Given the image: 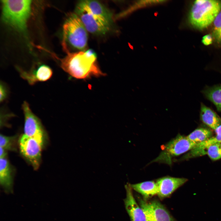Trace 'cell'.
<instances>
[{"label":"cell","mask_w":221,"mask_h":221,"mask_svg":"<svg viewBox=\"0 0 221 221\" xmlns=\"http://www.w3.org/2000/svg\"><path fill=\"white\" fill-rule=\"evenodd\" d=\"M22 109L25 118L24 134L29 137L44 135V130L40 120L33 113L26 102H23Z\"/></svg>","instance_id":"cell-9"},{"label":"cell","mask_w":221,"mask_h":221,"mask_svg":"<svg viewBox=\"0 0 221 221\" xmlns=\"http://www.w3.org/2000/svg\"><path fill=\"white\" fill-rule=\"evenodd\" d=\"M2 2L4 21L18 31H24L30 13L31 1L7 0Z\"/></svg>","instance_id":"cell-4"},{"label":"cell","mask_w":221,"mask_h":221,"mask_svg":"<svg viewBox=\"0 0 221 221\" xmlns=\"http://www.w3.org/2000/svg\"><path fill=\"white\" fill-rule=\"evenodd\" d=\"M213 24L214 37L217 41L221 42V10L215 19Z\"/></svg>","instance_id":"cell-22"},{"label":"cell","mask_w":221,"mask_h":221,"mask_svg":"<svg viewBox=\"0 0 221 221\" xmlns=\"http://www.w3.org/2000/svg\"><path fill=\"white\" fill-rule=\"evenodd\" d=\"M201 93L214 104L218 111L221 112V84L206 85L201 91Z\"/></svg>","instance_id":"cell-17"},{"label":"cell","mask_w":221,"mask_h":221,"mask_svg":"<svg viewBox=\"0 0 221 221\" xmlns=\"http://www.w3.org/2000/svg\"><path fill=\"white\" fill-rule=\"evenodd\" d=\"M87 31L76 14H71L63 26V46L66 53L69 49L84 51L87 45Z\"/></svg>","instance_id":"cell-2"},{"label":"cell","mask_w":221,"mask_h":221,"mask_svg":"<svg viewBox=\"0 0 221 221\" xmlns=\"http://www.w3.org/2000/svg\"><path fill=\"white\" fill-rule=\"evenodd\" d=\"M138 204L144 212L146 221H176L159 201L148 202L139 197Z\"/></svg>","instance_id":"cell-8"},{"label":"cell","mask_w":221,"mask_h":221,"mask_svg":"<svg viewBox=\"0 0 221 221\" xmlns=\"http://www.w3.org/2000/svg\"><path fill=\"white\" fill-rule=\"evenodd\" d=\"M188 180L184 178L170 176L160 178L156 181L158 188L157 195L161 199L167 197Z\"/></svg>","instance_id":"cell-10"},{"label":"cell","mask_w":221,"mask_h":221,"mask_svg":"<svg viewBox=\"0 0 221 221\" xmlns=\"http://www.w3.org/2000/svg\"><path fill=\"white\" fill-rule=\"evenodd\" d=\"M13 178L9 163L6 158H0V183L6 192H13Z\"/></svg>","instance_id":"cell-14"},{"label":"cell","mask_w":221,"mask_h":221,"mask_svg":"<svg viewBox=\"0 0 221 221\" xmlns=\"http://www.w3.org/2000/svg\"><path fill=\"white\" fill-rule=\"evenodd\" d=\"M21 76L32 85L38 82H44L49 80L52 76V71L45 65L40 66L35 71L26 72L19 68Z\"/></svg>","instance_id":"cell-13"},{"label":"cell","mask_w":221,"mask_h":221,"mask_svg":"<svg viewBox=\"0 0 221 221\" xmlns=\"http://www.w3.org/2000/svg\"><path fill=\"white\" fill-rule=\"evenodd\" d=\"M75 13L87 31L91 33L104 34L110 29L111 25L93 14L86 5L84 0L80 1L77 4Z\"/></svg>","instance_id":"cell-7"},{"label":"cell","mask_w":221,"mask_h":221,"mask_svg":"<svg viewBox=\"0 0 221 221\" xmlns=\"http://www.w3.org/2000/svg\"><path fill=\"white\" fill-rule=\"evenodd\" d=\"M84 1L93 14L111 24L113 22L112 14L103 4L97 1L84 0Z\"/></svg>","instance_id":"cell-16"},{"label":"cell","mask_w":221,"mask_h":221,"mask_svg":"<svg viewBox=\"0 0 221 221\" xmlns=\"http://www.w3.org/2000/svg\"><path fill=\"white\" fill-rule=\"evenodd\" d=\"M7 155L6 150L0 147V158H6Z\"/></svg>","instance_id":"cell-25"},{"label":"cell","mask_w":221,"mask_h":221,"mask_svg":"<svg viewBox=\"0 0 221 221\" xmlns=\"http://www.w3.org/2000/svg\"><path fill=\"white\" fill-rule=\"evenodd\" d=\"M7 95V90L3 83L0 84V101H3L6 98Z\"/></svg>","instance_id":"cell-23"},{"label":"cell","mask_w":221,"mask_h":221,"mask_svg":"<svg viewBox=\"0 0 221 221\" xmlns=\"http://www.w3.org/2000/svg\"><path fill=\"white\" fill-rule=\"evenodd\" d=\"M207 154L213 161L221 159V143L217 142L210 145L207 149Z\"/></svg>","instance_id":"cell-21"},{"label":"cell","mask_w":221,"mask_h":221,"mask_svg":"<svg viewBox=\"0 0 221 221\" xmlns=\"http://www.w3.org/2000/svg\"><path fill=\"white\" fill-rule=\"evenodd\" d=\"M215 135L209 139L199 143L180 159L187 160L190 159L202 156L207 154L208 148L211 145L217 143H221V124L215 130Z\"/></svg>","instance_id":"cell-12"},{"label":"cell","mask_w":221,"mask_h":221,"mask_svg":"<svg viewBox=\"0 0 221 221\" xmlns=\"http://www.w3.org/2000/svg\"><path fill=\"white\" fill-rule=\"evenodd\" d=\"M200 118L206 126L214 130L221 124V118L203 103H200Z\"/></svg>","instance_id":"cell-15"},{"label":"cell","mask_w":221,"mask_h":221,"mask_svg":"<svg viewBox=\"0 0 221 221\" xmlns=\"http://www.w3.org/2000/svg\"><path fill=\"white\" fill-rule=\"evenodd\" d=\"M212 41V37L210 34H207L204 36L203 37L202 40V43L206 45H208L211 44Z\"/></svg>","instance_id":"cell-24"},{"label":"cell","mask_w":221,"mask_h":221,"mask_svg":"<svg viewBox=\"0 0 221 221\" xmlns=\"http://www.w3.org/2000/svg\"><path fill=\"white\" fill-rule=\"evenodd\" d=\"M125 188L126 196L124 201L131 221H146L144 211L135 200L130 184H126Z\"/></svg>","instance_id":"cell-11"},{"label":"cell","mask_w":221,"mask_h":221,"mask_svg":"<svg viewBox=\"0 0 221 221\" xmlns=\"http://www.w3.org/2000/svg\"><path fill=\"white\" fill-rule=\"evenodd\" d=\"M211 129L206 126H200L195 129L187 137L191 141L197 144L213 136V132Z\"/></svg>","instance_id":"cell-19"},{"label":"cell","mask_w":221,"mask_h":221,"mask_svg":"<svg viewBox=\"0 0 221 221\" xmlns=\"http://www.w3.org/2000/svg\"></svg>","instance_id":"cell-26"},{"label":"cell","mask_w":221,"mask_h":221,"mask_svg":"<svg viewBox=\"0 0 221 221\" xmlns=\"http://www.w3.org/2000/svg\"><path fill=\"white\" fill-rule=\"evenodd\" d=\"M132 189L140 194L143 199L147 200L157 195L158 188L156 182L153 181H145L137 184H130Z\"/></svg>","instance_id":"cell-18"},{"label":"cell","mask_w":221,"mask_h":221,"mask_svg":"<svg viewBox=\"0 0 221 221\" xmlns=\"http://www.w3.org/2000/svg\"><path fill=\"white\" fill-rule=\"evenodd\" d=\"M221 10V1L217 0H197L190 9L188 21L193 27L203 29L212 22Z\"/></svg>","instance_id":"cell-3"},{"label":"cell","mask_w":221,"mask_h":221,"mask_svg":"<svg viewBox=\"0 0 221 221\" xmlns=\"http://www.w3.org/2000/svg\"><path fill=\"white\" fill-rule=\"evenodd\" d=\"M96 58V53L91 49L68 53L60 60L61 66L64 71L77 79L105 76L98 66Z\"/></svg>","instance_id":"cell-1"},{"label":"cell","mask_w":221,"mask_h":221,"mask_svg":"<svg viewBox=\"0 0 221 221\" xmlns=\"http://www.w3.org/2000/svg\"><path fill=\"white\" fill-rule=\"evenodd\" d=\"M16 138L15 136H7L1 134L0 147L4 148L6 150H15Z\"/></svg>","instance_id":"cell-20"},{"label":"cell","mask_w":221,"mask_h":221,"mask_svg":"<svg viewBox=\"0 0 221 221\" xmlns=\"http://www.w3.org/2000/svg\"><path fill=\"white\" fill-rule=\"evenodd\" d=\"M197 145L189 140L187 136L179 134L164 145L159 155L152 162L170 165L173 158L189 151Z\"/></svg>","instance_id":"cell-5"},{"label":"cell","mask_w":221,"mask_h":221,"mask_svg":"<svg viewBox=\"0 0 221 221\" xmlns=\"http://www.w3.org/2000/svg\"><path fill=\"white\" fill-rule=\"evenodd\" d=\"M44 136L38 135L29 137L23 134L19 141L21 153L35 170L40 166Z\"/></svg>","instance_id":"cell-6"}]
</instances>
